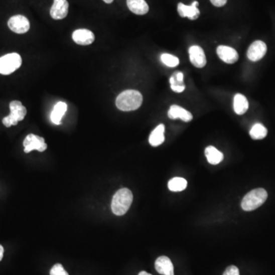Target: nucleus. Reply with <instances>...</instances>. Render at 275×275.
<instances>
[{"label": "nucleus", "instance_id": "1", "mask_svg": "<svg viewBox=\"0 0 275 275\" xmlns=\"http://www.w3.org/2000/svg\"><path fill=\"white\" fill-rule=\"evenodd\" d=\"M143 95L140 92L128 90L118 95L115 104L119 110L129 112L139 109L143 104Z\"/></svg>", "mask_w": 275, "mask_h": 275}, {"label": "nucleus", "instance_id": "22", "mask_svg": "<svg viewBox=\"0 0 275 275\" xmlns=\"http://www.w3.org/2000/svg\"><path fill=\"white\" fill-rule=\"evenodd\" d=\"M168 188L173 192H180L185 190L187 186V181L184 178H174L168 182Z\"/></svg>", "mask_w": 275, "mask_h": 275}, {"label": "nucleus", "instance_id": "27", "mask_svg": "<svg viewBox=\"0 0 275 275\" xmlns=\"http://www.w3.org/2000/svg\"><path fill=\"white\" fill-rule=\"evenodd\" d=\"M213 6L216 7H222L226 5L227 0H210Z\"/></svg>", "mask_w": 275, "mask_h": 275}, {"label": "nucleus", "instance_id": "26", "mask_svg": "<svg viewBox=\"0 0 275 275\" xmlns=\"http://www.w3.org/2000/svg\"><path fill=\"white\" fill-rule=\"evenodd\" d=\"M171 88L172 89L173 91L176 92V93H181L185 90V86L181 84H173L171 85Z\"/></svg>", "mask_w": 275, "mask_h": 275}, {"label": "nucleus", "instance_id": "12", "mask_svg": "<svg viewBox=\"0 0 275 275\" xmlns=\"http://www.w3.org/2000/svg\"><path fill=\"white\" fill-rule=\"evenodd\" d=\"M216 52L219 58L226 64H234L238 61V52L230 47L220 45L218 47Z\"/></svg>", "mask_w": 275, "mask_h": 275}, {"label": "nucleus", "instance_id": "20", "mask_svg": "<svg viewBox=\"0 0 275 275\" xmlns=\"http://www.w3.org/2000/svg\"><path fill=\"white\" fill-rule=\"evenodd\" d=\"M205 156L209 163L213 165H218L223 160V154L213 146H208L206 148Z\"/></svg>", "mask_w": 275, "mask_h": 275}, {"label": "nucleus", "instance_id": "29", "mask_svg": "<svg viewBox=\"0 0 275 275\" xmlns=\"http://www.w3.org/2000/svg\"><path fill=\"white\" fill-rule=\"evenodd\" d=\"M139 275H152L150 274V273H147L146 271H141L140 273H139Z\"/></svg>", "mask_w": 275, "mask_h": 275}, {"label": "nucleus", "instance_id": "10", "mask_svg": "<svg viewBox=\"0 0 275 275\" xmlns=\"http://www.w3.org/2000/svg\"><path fill=\"white\" fill-rule=\"evenodd\" d=\"M189 55H190V60L193 65L195 66L198 68H202L205 67L206 64V55L204 51L200 47L194 45L189 48Z\"/></svg>", "mask_w": 275, "mask_h": 275}, {"label": "nucleus", "instance_id": "3", "mask_svg": "<svg viewBox=\"0 0 275 275\" xmlns=\"http://www.w3.org/2000/svg\"><path fill=\"white\" fill-rule=\"evenodd\" d=\"M267 198V191L263 188H257L248 192L242 199V210L252 211L264 204Z\"/></svg>", "mask_w": 275, "mask_h": 275}, {"label": "nucleus", "instance_id": "4", "mask_svg": "<svg viewBox=\"0 0 275 275\" xmlns=\"http://www.w3.org/2000/svg\"><path fill=\"white\" fill-rule=\"evenodd\" d=\"M10 114L3 119V123L6 127L16 125L26 117L27 110L20 101L15 100L10 102Z\"/></svg>", "mask_w": 275, "mask_h": 275}, {"label": "nucleus", "instance_id": "24", "mask_svg": "<svg viewBox=\"0 0 275 275\" xmlns=\"http://www.w3.org/2000/svg\"><path fill=\"white\" fill-rule=\"evenodd\" d=\"M50 275H69L61 264H55L50 271Z\"/></svg>", "mask_w": 275, "mask_h": 275}, {"label": "nucleus", "instance_id": "25", "mask_svg": "<svg viewBox=\"0 0 275 275\" xmlns=\"http://www.w3.org/2000/svg\"><path fill=\"white\" fill-rule=\"evenodd\" d=\"M222 275H239V270L236 266L231 265L226 269Z\"/></svg>", "mask_w": 275, "mask_h": 275}, {"label": "nucleus", "instance_id": "2", "mask_svg": "<svg viewBox=\"0 0 275 275\" xmlns=\"http://www.w3.org/2000/svg\"><path fill=\"white\" fill-rule=\"evenodd\" d=\"M132 193L128 188L120 189L113 196L111 204L112 213L116 216H123L129 210L132 203Z\"/></svg>", "mask_w": 275, "mask_h": 275}, {"label": "nucleus", "instance_id": "18", "mask_svg": "<svg viewBox=\"0 0 275 275\" xmlns=\"http://www.w3.org/2000/svg\"><path fill=\"white\" fill-rule=\"evenodd\" d=\"M234 111L238 115H243L248 109V102L246 97L241 93H237L234 96Z\"/></svg>", "mask_w": 275, "mask_h": 275}, {"label": "nucleus", "instance_id": "14", "mask_svg": "<svg viewBox=\"0 0 275 275\" xmlns=\"http://www.w3.org/2000/svg\"><path fill=\"white\" fill-rule=\"evenodd\" d=\"M156 270L162 275H175L174 266L171 259L167 256L158 257L155 264Z\"/></svg>", "mask_w": 275, "mask_h": 275}, {"label": "nucleus", "instance_id": "30", "mask_svg": "<svg viewBox=\"0 0 275 275\" xmlns=\"http://www.w3.org/2000/svg\"><path fill=\"white\" fill-rule=\"evenodd\" d=\"M106 4H112V2H113V0H103Z\"/></svg>", "mask_w": 275, "mask_h": 275}, {"label": "nucleus", "instance_id": "28", "mask_svg": "<svg viewBox=\"0 0 275 275\" xmlns=\"http://www.w3.org/2000/svg\"><path fill=\"white\" fill-rule=\"evenodd\" d=\"M4 247L2 246V245H0V261L3 259V257H4Z\"/></svg>", "mask_w": 275, "mask_h": 275}, {"label": "nucleus", "instance_id": "6", "mask_svg": "<svg viewBox=\"0 0 275 275\" xmlns=\"http://www.w3.org/2000/svg\"><path fill=\"white\" fill-rule=\"evenodd\" d=\"M23 146H24V152L26 153H29L33 150L42 152L46 150L48 147L46 143H45L44 138L34 134H29L26 136L23 142Z\"/></svg>", "mask_w": 275, "mask_h": 275}, {"label": "nucleus", "instance_id": "7", "mask_svg": "<svg viewBox=\"0 0 275 275\" xmlns=\"http://www.w3.org/2000/svg\"><path fill=\"white\" fill-rule=\"evenodd\" d=\"M8 26L13 32L17 34H24L30 29V23L26 17L23 16H14L10 19Z\"/></svg>", "mask_w": 275, "mask_h": 275}, {"label": "nucleus", "instance_id": "23", "mask_svg": "<svg viewBox=\"0 0 275 275\" xmlns=\"http://www.w3.org/2000/svg\"><path fill=\"white\" fill-rule=\"evenodd\" d=\"M161 60L164 64L169 67H177L180 63L178 58L170 54H163L161 56Z\"/></svg>", "mask_w": 275, "mask_h": 275}, {"label": "nucleus", "instance_id": "13", "mask_svg": "<svg viewBox=\"0 0 275 275\" xmlns=\"http://www.w3.org/2000/svg\"><path fill=\"white\" fill-rule=\"evenodd\" d=\"M72 39L77 45H88L94 42L95 36L88 29H77L73 33Z\"/></svg>", "mask_w": 275, "mask_h": 275}, {"label": "nucleus", "instance_id": "17", "mask_svg": "<svg viewBox=\"0 0 275 275\" xmlns=\"http://www.w3.org/2000/svg\"><path fill=\"white\" fill-rule=\"evenodd\" d=\"M127 6L130 11L136 15H145L149 10V5L145 0H127Z\"/></svg>", "mask_w": 275, "mask_h": 275}, {"label": "nucleus", "instance_id": "16", "mask_svg": "<svg viewBox=\"0 0 275 275\" xmlns=\"http://www.w3.org/2000/svg\"><path fill=\"white\" fill-rule=\"evenodd\" d=\"M165 127L163 124L158 125L149 136V143L153 147L161 146L165 142Z\"/></svg>", "mask_w": 275, "mask_h": 275}, {"label": "nucleus", "instance_id": "8", "mask_svg": "<svg viewBox=\"0 0 275 275\" xmlns=\"http://www.w3.org/2000/svg\"><path fill=\"white\" fill-rule=\"evenodd\" d=\"M267 52V45L261 41H256L250 45L247 52L248 59L251 61H257L264 58Z\"/></svg>", "mask_w": 275, "mask_h": 275}, {"label": "nucleus", "instance_id": "5", "mask_svg": "<svg viewBox=\"0 0 275 275\" xmlns=\"http://www.w3.org/2000/svg\"><path fill=\"white\" fill-rule=\"evenodd\" d=\"M22 58L19 54L11 53L0 58V74L9 75L20 68L22 65Z\"/></svg>", "mask_w": 275, "mask_h": 275}, {"label": "nucleus", "instance_id": "21", "mask_svg": "<svg viewBox=\"0 0 275 275\" xmlns=\"http://www.w3.org/2000/svg\"><path fill=\"white\" fill-rule=\"evenodd\" d=\"M250 136L254 140H261L267 136V130L262 124L256 123L250 130Z\"/></svg>", "mask_w": 275, "mask_h": 275}, {"label": "nucleus", "instance_id": "19", "mask_svg": "<svg viewBox=\"0 0 275 275\" xmlns=\"http://www.w3.org/2000/svg\"><path fill=\"white\" fill-rule=\"evenodd\" d=\"M67 103L64 102H58L55 105L53 111L51 112V122H53L55 125H60L61 123V119H62L63 116H64L65 112H67Z\"/></svg>", "mask_w": 275, "mask_h": 275}, {"label": "nucleus", "instance_id": "11", "mask_svg": "<svg viewBox=\"0 0 275 275\" xmlns=\"http://www.w3.org/2000/svg\"><path fill=\"white\" fill-rule=\"evenodd\" d=\"M198 5L199 3L197 1L193 2L191 6H186L180 3L178 6V13L183 18L187 17L189 20H197L200 13V10L197 8Z\"/></svg>", "mask_w": 275, "mask_h": 275}, {"label": "nucleus", "instance_id": "15", "mask_svg": "<svg viewBox=\"0 0 275 275\" xmlns=\"http://www.w3.org/2000/svg\"><path fill=\"white\" fill-rule=\"evenodd\" d=\"M168 117L171 119L181 118L184 122H190L193 119V115L189 111L178 105H172L168 111Z\"/></svg>", "mask_w": 275, "mask_h": 275}, {"label": "nucleus", "instance_id": "9", "mask_svg": "<svg viewBox=\"0 0 275 275\" xmlns=\"http://www.w3.org/2000/svg\"><path fill=\"white\" fill-rule=\"evenodd\" d=\"M68 3L67 0H54L50 14L54 20H59L65 18L68 13Z\"/></svg>", "mask_w": 275, "mask_h": 275}]
</instances>
